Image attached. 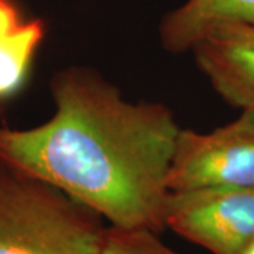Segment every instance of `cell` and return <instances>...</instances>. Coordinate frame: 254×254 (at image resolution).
Instances as JSON below:
<instances>
[{
    "mask_svg": "<svg viewBox=\"0 0 254 254\" xmlns=\"http://www.w3.org/2000/svg\"><path fill=\"white\" fill-rule=\"evenodd\" d=\"M102 254H181L167 246L157 232L108 226Z\"/></svg>",
    "mask_w": 254,
    "mask_h": 254,
    "instance_id": "obj_8",
    "label": "cell"
},
{
    "mask_svg": "<svg viewBox=\"0 0 254 254\" xmlns=\"http://www.w3.org/2000/svg\"><path fill=\"white\" fill-rule=\"evenodd\" d=\"M243 254H254V242L246 249L245 252H243Z\"/></svg>",
    "mask_w": 254,
    "mask_h": 254,
    "instance_id": "obj_10",
    "label": "cell"
},
{
    "mask_svg": "<svg viewBox=\"0 0 254 254\" xmlns=\"http://www.w3.org/2000/svg\"><path fill=\"white\" fill-rule=\"evenodd\" d=\"M229 24L254 27V0H187L163 18L160 38L168 53L181 54L212 30Z\"/></svg>",
    "mask_w": 254,
    "mask_h": 254,
    "instance_id": "obj_6",
    "label": "cell"
},
{
    "mask_svg": "<svg viewBox=\"0 0 254 254\" xmlns=\"http://www.w3.org/2000/svg\"><path fill=\"white\" fill-rule=\"evenodd\" d=\"M106 229L63 190L0 164V254H102Z\"/></svg>",
    "mask_w": 254,
    "mask_h": 254,
    "instance_id": "obj_2",
    "label": "cell"
},
{
    "mask_svg": "<svg viewBox=\"0 0 254 254\" xmlns=\"http://www.w3.org/2000/svg\"><path fill=\"white\" fill-rule=\"evenodd\" d=\"M26 20L16 0H0V34L17 27Z\"/></svg>",
    "mask_w": 254,
    "mask_h": 254,
    "instance_id": "obj_9",
    "label": "cell"
},
{
    "mask_svg": "<svg viewBox=\"0 0 254 254\" xmlns=\"http://www.w3.org/2000/svg\"><path fill=\"white\" fill-rule=\"evenodd\" d=\"M190 51L223 99L242 110H254V27L215 28Z\"/></svg>",
    "mask_w": 254,
    "mask_h": 254,
    "instance_id": "obj_5",
    "label": "cell"
},
{
    "mask_svg": "<svg viewBox=\"0 0 254 254\" xmlns=\"http://www.w3.org/2000/svg\"><path fill=\"white\" fill-rule=\"evenodd\" d=\"M164 225L210 254H243L254 242V188L170 192Z\"/></svg>",
    "mask_w": 254,
    "mask_h": 254,
    "instance_id": "obj_4",
    "label": "cell"
},
{
    "mask_svg": "<svg viewBox=\"0 0 254 254\" xmlns=\"http://www.w3.org/2000/svg\"><path fill=\"white\" fill-rule=\"evenodd\" d=\"M254 188V110L210 133L182 130L168 173L170 192Z\"/></svg>",
    "mask_w": 254,
    "mask_h": 254,
    "instance_id": "obj_3",
    "label": "cell"
},
{
    "mask_svg": "<svg viewBox=\"0 0 254 254\" xmlns=\"http://www.w3.org/2000/svg\"><path fill=\"white\" fill-rule=\"evenodd\" d=\"M54 115L0 127V164L53 185L119 229H165L168 173L181 131L171 110L130 102L100 75L68 68L51 81Z\"/></svg>",
    "mask_w": 254,
    "mask_h": 254,
    "instance_id": "obj_1",
    "label": "cell"
},
{
    "mask_svg": "<svg viewBox=\"0 0 254 254\" xmlns=\"http://www.w3.org/2000/svg\"><path fill=\"white\" fill-rule=\"evenodd\" d=\"M44 36L46 24L40 18H26L0 34V100L21 89Z\"/></svg>",
    "mask_w": 254,
    "mask_h": 254,
    "instance_id": "obj_7",
    "label": "cell"
}]
</instances>
